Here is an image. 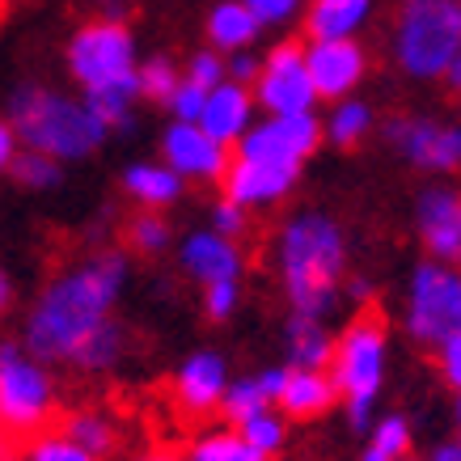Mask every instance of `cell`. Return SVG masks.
<instances>
[{
	"label": "cell",
	"mask_w": 461,
	"mask_h": 461,
	"mask_svg": "<svg viewBox=\"0 0 461 461\" xmlns=\"http://www.w3.org/2000/svg\"><path fill=\"white\" fill-rule=\"evenodd\" d=\"M127 258L119 250H102L68 267L64 276L42 288L26 321V351L42 364H72L85 343L114 321V301L123 293Z\"/></svg>",
	"instance_id": "6da1fadb"
},
{
	"label": "cell",
	"mask_w": 461,
	"mask_h": 461,
	"mask_svg": "<svg viewBox=\"0 0 461 461\" xmlns=\"http://www.w3.org/2000/svg\"><path fill=\"white\" fill-rule=\"evenodd\" d=\"M280 280L293 313L326 318L339 305L343 271H348V241L326 212H301L280 233Z\"/></svg>",
	"instance_id": "7a4b0ae2"
},
{
	"label": "cell",
	"mask_w": 461,
	"mask_h": 461,
	"mask_svg": "<svg viewBox=\"0 0 461 461\" xmlns=\"http://www.w3.org/2000/svg\"><path fill=\"white\" fill-rule=\"evenodd\" d=\"M9 123L17 127L26 149H39L56 161H81L111 136V127L89 111L85 98H64V94L42 89V85L17 89L14 102H9Z\"/></svg>",
	"instance_id": "3957f363"
},
{
	"label": "cell",
	"mask_w": 461,
	"mask_h": 461,
	"mask_svg": "<svg viewBox=\"0 0 461 461\" xmlns=\"http://www.w3.org/2000/svg\"><path fill=\"white\" fill-rule=\"evenodd\" d=\"M461 51V0H402L393 17V64L411 81H445Z\"/></svg>",
	"instance_id": "277c9868"
},
{
	"label": "cell",
	"mask_w": 461,
	"mask_h": 461,
	"mask_svg": "<svg viewBox=\"0 0 461 461\" xmlns=\"http://www.w3.org/2000/svg\"><path fill=\"white\" fill-rule=\"evenodd\" d=\"M385 356H390V335L381 313H360L348 321V330L335 343L330 377L339 385V398L348 406L351 428H373V406L385 385Z\"/></svg>",
	"instance_id": "5b68a950"
},
{
	"label": "cell",
	"mask_w": 461,
	"mask_h": 461,
	"mask_svg": "<svg viewBox=\"0 0 461 461\" xmlns=\"http://www.w3.org/2000/svg\"><path fill=\"white\" fill-rule=\"evenodd\" d=\"M68 77L81 85L85 94L89 89H106V85H123L136 81V34L123 17H89L72 30L68 39Z\"/></svg>",
	"instance_id": "8992f818"
},
{
	"label": "cell",
	"mask_w": 461,
	"mask_h": 461,
	"mask_svg": "<svg viewBox=\"0 0 461 461\" xmlns=\"http://www.w3.org/2000/svg\"><path fill=\"white\" fill-rule=\"evenodd\" d=\"M406 335L423 348H440L461 335V271L453 263H420L406 288Z\"/></svg>",
	"instance_id": "52a82bcc"
},
{
	"label": "cell",
	"mask_w": 461,
	"mask_h": 461,
	"mask_svg": "<svg viewBox=\"0 0 461 461\" xmlns=\"http://www.w3.org/2000/svg\"><path fill=\"white\" fill-rule=\"evenodd\" d=\"M56 411V385L39 356L0 343V423L9 432H39Z\"/></svg>",
	"instance_id": "ba28073f"
},
{
	"label": "cell",
	"mask_w": 461,
	"mask_h": 461,
	"mask_svg": "<svg viewBox=\"0 0 461 461\" xmlns=\"http://www.w3.org/2000/svg\"><path fill=\"white\" fill-rule=\"evenodd\" d=\"M321 136H326V123L309 114H267L263 123H254L238 144V157H250V161H267V166H288L301 169L309 157L318 153Z\"/></svg>",
	"instance_id": "9c48e42d"
},
{
	"label": "cell",
	"mask_w": 461,
	"mask_h": 461,
	"mask_svg": "<svg viewBox=\"0 0 461 461\" xmlns=\"http://www.w3.org/2000/svg\"><path fill=\"white\" fill-rule=\"evenodd\" d=\"M254 98L267 114H309L318 102L313 77H309L305 51L296 42H280L271 47L263 59V72L254 81Z\"/></svg>",
	"instance_id": "30bf717a"
},
{
	"label": "cell",
	"mask_w": 461,
	"mask_h": 461,
	"mask_svg": "<svg viewBox=\"0 0 461 461\" xmlns=\"http://www.w3.org/2000/svg\"><path fill=\"white\" fill-rule=\"evenodd\" d=\"M385 140L411 161L415 169L428 174H453L461 169V127L423 119V114H393L385 123Z\"/></svg>",
	"instance_id": "8fae6325"
},
{
	"label": "cell",
	"mask_w": 461,
	"mask_h": 461,
	"mask_svg": "<svg viewBox=\"0 0 461 461\" xmlns=\"http://www.w3.org/2000/svg\"><path fill=\"white\" fill-rule=\"evenodd\" d=\"M161 157H166L169 169H178L182 178H195V182H224L229 166H233L229 144L212 140L199 123H182V119H174V123L166 127Z\"/></svg>",
	"instance_id": "7c38bea8"
},
{
	"label": "cell",
	"mask_w": 461,
	"mask_h": 461,
	"mask_svg": "<svg viewBox=\"0 0 461 461\" xmlns=\"http://www.w3.org/2000/svg\"><path fill=\"white\" fill-rule=\"evenodd\" d=\"M305 64L318 98L326 102H343L368 72V56L356 39H313L305 47Z\"/></svg>",
	"instance_id": "4fadbf2b"
},
{
	"label": "cell",
	"mask_w": 461,
	"mask_h": 461,
	"mask_svg": "<svg viewBox=\"0 0 461 461\" xmlns=\"http://www.w3.org/2000/svg\"><path fill=\"white\" fill-rule=\"evenodd\" d=\"M224 393H229V368H224L221 351H195L182 360L178 377H174V402L182 415L191 420L216 415L224 406Z\"/></svg>",
	"instance_id": "5bb4252c"
},
{
	"label": "cell",
	"mask_w": 461,
	"mask_h": 461,
	"mask_svg": "<svg viewBox=\"0 0 461 461\" xmlns=\"http://www.w3.org/2000/svg\"><path fill=\"white\" fill-rule=\"evenodd\" d=\"M415 229L432 258L457 263L461 258V195L448 186H428L415 203Z\"/></svg>",
	"instance_id": "9a60e30c"
},
{
	"label": "cell",
	"mask_w": 461,
	"mask_h": 461,
	"mask_svg": "<svg viewBox=\"0 0 461 461\" xmlns=\"http://www.w3.org/2000/svg\"><path fill=\"white\" fill-rule=\"evenodd\" d=\"M178 267L191 276L195 284H224V280H241V258L238 250V238H224L216 229H195V233H186L178 246Z\"/></svg>",
	"instance_id": "2e32d148"
},
{
	"label": "cell",
	"mask_w": 461,
	"mask_h": 461,
	"mask_svg": "<svg viewBox=\"0 0 461 461\" xmlns=\"http://www.w3.org/2000/svg\"><path fill=\"white\" fill-rule=\"evenodd\" d=\"M296 178H301V169L233 157V166L224 174V195L233 199V203H241V208H267V203H280L296 186Z\"/></svg>",
	"instance_id": "e0dca14e"
},
{
	"label": "cell",
	"mask_w": 461,
	"mask_h": 461,
	"mask_svg": "<svg viewBox=\"0 0 461 461\" xmlns=\"http://www.w3.org/2000/svg\"><path fill=\"white\" fill-rule=\"evenodd\" d=\"M254 94L246 89L241 81H224L216 85L208 94V106H203V114H199V127L208 131L212 140L229 144V149H238L241 136L254 127Z\"/></svg>",
	"instance_id": "ac0fdd59"
},
{
	"label": "cell",
	"mask_w": 461,
	"mask_h": 461,
	"mask_svg": "<svg viewBox=\"0 0 461 461\" xmlns=\"http://www.w3.org/2000/svg\"><path fill=\"white\" fill-rule=\"evenodd\" d=\"M339 402V385L326 368H293L288 364V381L280 390V411L284 420H318Z\"/></svg>",
	"instance_id": "d6986e66"
},
{
	"label": "cell",
	"mask_w": 461,
	"mask_h": 461,
	"mask_svg": "<svg viewBox=\"0 0 461 461\" xmlns=\"http://www.w3.org/2000/svg\"><path fill=\"white\" fill-rule=\"evenodd\" d=\"M203 30H208V42L216 51H246V47L258 39L263 22L254 17V9L246 0H216L208 9Z\"/></svg>",
	"instance_id": "ffe728a7"
},
{
	"label": "cell",
	"mask_w": 461,
	"mask_h": 461,
	"mask_svg": "<svg viewBox=\"0 0 461 461\" xmlns=\"http://www.w3.org/2000/svg\"><path fill=\"white\" fill-rule=\"evenodd\" d=\"M368 14H373V0H309L305 34L309 39H356Z\"/></svg>",
	"instance_id": "44dd1931"
},
{
	"label": "cell",
	"mask_w": 461,
	"mask_h": 461,
	"mask_svg": "<svg viewBox=\"0 0 461 461\" xmlns=\"http://www.w3.org/2000/svg\"><path fill=\"white\" fill-rule=\"evenodd\" d=\"M182 174L178 169H169L166 161L157 166V161H136V166L123 169V191L136 203H144V208H169V203H178L182 195Z\"/></svg>",
	"instance_id": "7402d4cb"
},
{
	"label": "cell",
	"mask_w": 461,
	"mask_h": 461,
	"mask_svg": "<svg viewBox=\"0 0 461 461\" xmlns=\"http://www.w3.org/2000/svg\"><path fill=\"white\" fill-rule=\"evenodd\" d=\"M326 318H309V313H293L288 321V364L293 368H326L335 360V343L330 330L321 326Z\"/></svg>",
	"instance_id": "603a6c76"
},
{
	"label": "cell",
	"mask_w": 461,
	"mask_h": 461,
	"mask_svg": "<svg viewBox=\"0 0 461 461\" xmlns=\"http://www.w3.org/2000/svg\"><path fill=\"white\" fill-rule=\"evenodd\" d=\"M411 457V423L402 415H381L368 428V445H364L360 461H402Z\"/></svg>",
	"instance_id": "cb8c5ba5"
},
{
	"label": "cell",
	"mask_w": 461,
	"mask_h": 461,
	"mask_svg": "<svg viewBox=\"0 0 461 461\" xmlns=\"http://www.w3.org/2000/svg\"><path fill=\"white\" fill-rule=\"evenodd\" d=\"M186 461H271L263 448H254L246 436L233 432H208L186 448Z\"/></svg>",
	"instance_id": "d4e9b609"
},
{
	"label": "cell",
	"mask_w": 461,
	"mask_h": 461,
	"mask_svg": "<svg viewBox=\"0 0 461 461\" xmlns=\"http://www.w3.org/2000/svg\"><path fill=\"white\" fill-rule=\"evenodd\" d=\"M368 131H373V106H368V102H356V98L335 102V111H330V119H326V136H330V144H339V149H356Z\"/></svg>",
	"instance_id": "484cf974"
},
{
	"label": "cell",
	"mask_w": 461,
	"mask_h": 461,
	"mask_svg": "<svg viewBox=\"0 0 461 461\" xmlns=\"http://www.w3.org/2000/svg\"><path fill=\"white\" fill-rule=\"evenodd\" d=\"M140 98V81H123V85H106V89H89L85 102H89V111L98 114L102 123L111 127H127L131 123V106Z\"/></svg>",
	"instance_id": "4316f807"
},
{
	"label": "cell",
	"mask_w": 461,
	"mask_h": 461,
	"mask_svg": "<svg viewBox=\"0 0 461 461\" xmlns=\"http://www.w3.org/2000/svg\"><path fill=\"white\" fill-rule=\"evenodd\" d=\"M267 406H276V402L267 398L263 381H258V377H241V381H229V393H224L221 415L229 423H241V420H250V415H258V411H267Z\"/></svg>",
	"instance_id": "83f0119b"
},
{
	"label": "cell",
	"mask_w": 461,
	"mask_h": 461,
	"mask_svg": "<svg viewBox=\"0 0 461 461\" xmlns=\"http://www.w3.org/2000/svg\"><path fill=\"white\" fill-rule=\"evenodd\" d=\"M136 81H140V98H149V102H169V98H174V89H178L186 77H182L178 64H174L169 56H153V59H144V64H140Z\"/></svg>",
	"instance_id": "f1b7e54d"
},
{
	"label": "cell",
	"mask_w": 461,
	"mask_h": 461,
	"mask_svg": "<svg viewBox=\"0 0 461 461\" xmlns=\"http://www.w3.org/2000/svg\"><path fill=\"white\" fill-rule=\"evenodd\" d=\"M246 440H250L254 448H263L267 457L271 453H280L284 448V440H288V432H284V411L280 406H267V411H258V415H250V420H241V423H233Z\"/></svg>",
	"instance_id": "f546056e"
},
{
	"label": "cell",
	"mask_w": 461,
	"mask_h": 461,
	"mask_svg": "<svg viewBox=\"0 0 461 461\" xmlns=\"http://www.w3.org/2000/svg\"><path fill=\"white\" fill-rule=\"evenodd\" d=\"M64 436H72L81 448H89L94 457H106L114 448V428L111 420H102V415H94V411H81V415H72L68 423H64Z\"/></svg>",
	"instance_id": "4dcf8cb0"
},
{
	"label": "cell",
	"mask_w": 461,
	"mask_h": 461,
	"mask_svg": "<svg viewBox=\"0 0 461 461\" xmlns=\"http://www.w3.org/2000/svg\"><path fill=\"white\" fill-rule=\"evenodd\" d=\"M9 174H14L22 186H30V191H47V186H56L59 182V161L56 157H47V153H39V149H22L17 161L9 166Z\"/></svg>",
	"instance_id": "1f68e13d"
},
{
	"label": "cell",
	"mask_w": 461,
	"mask_h": 461,
	"mask_svg": "<svg viewBox=\"0 0 461 461\" xmlns=\"http://www.w3.org/2000/svg\"><path fill=\"white\" fill-rule=\"evenodd\" d=\"M127 246L140 254H161L169 246V224L157 212H140L136 221H127Z\"/></svg>",
	"instance_id": "d6a6232c"
},
{
	"label": "cell",
	"mask_w": 461,
	"mask_h": 461,
	"mask_svg": "<svg viewBox=\"0 0 461 461\" xmlns=\"http://www.w3.org/2000/svg\"><path fill=\"white\" fill-rule=\"evenodd\" d=\"M26 461H102L89 448H81L72 436L56 432V436H34L26 448Z\"/></svg>",
	"instance_id": "836d02e7"
},
{
	"label": "cell",
	"mask_w": 461,
	"mask_h": 461,
	"mask_svg": "<svg viewBox=\"0 0 461 461\" xmlns=\"http://www.w3.org/2000/svg\"><path fill=\"white\" fill-rule=\"evenodd\" d=\"M186 81L203 85V89H216V85L229 81V68H224L221 51L212 47V51H195V56L186 59Z\"/></svg>",
	"instance_id": "e575fe53"
},
{
	"label": "cell",
	"mask_w": 461,
	"mask_h": 461,
	"mask_svg": "<svg viewBox=\"0 0 461 461\" xmlns=\"http://www.w3.org/2000/svg\"><path fill=\"white\" fill-rule=\"evenodd\" d=\"M208 94L212 89H203V85L182 81L166 106L174 111V119H182V123H199V114H203V106H208Z\"/></svg>",
	"instance_id": "d590c367"
},
{
	"label": "cell",
	"mask_w": 461,
	"mask_h": 461,
	"mask_svg": "<svg viewBox=\"0 0 461 461\" xmlns=\"http://www.w3.org/2000/svg\"><path fill=\"white\" fill-rule=\"evenodd\" d=\"M238 280H224V284H208L203 288V313H208L212 321H229L233 318V309H238Z\"/></svg>",
	"instance_id": "8d00e7d4"
},
{
	"label": "cell",
	"mask_w": 461,
	"mask_h": 461,
	"mask_svg": "<svg viewBox=\"0 0 461 461\" xmlns=\"http://www.w3.org/2000/svg\"><path fill=\"white\" fill-rule=\"evenodd\" d=\"M436 368H440V381H445L453 393H461V335L445 339L436 348Z\"/></svg>",
	"instance_id": "74e56055"
},
{
	"label": "cell",
	"mask_w": 461,
	"mask_h": 461,
	"mask_svg": "<svg viewBox=\"0 0 461 461\" xmlns=\"http://www.w3.org/2000/svg\"><path fill=\"white\" fill-rule=\"evenodd\" d=\"M246 212L250 208H241V203H233V199L224 195L221 203L212 208V229L224 233V238H241V233H246Z\"/></svg>",
	"instance_id": "f35d334b"
},
{
	"label": "cell",
	"mask_w": 461,
	"mask_h": 461,
	"mask_svg": "<svg viewBox=\"0 0 461 461\" xmlns=\"http://www.w3.org/2000/svg\"><path fill=\"white\" fill-rule=\"evenodd\" d=\"M254 9V17L263 22V26H284V22H293L296 9L305 5V0H246Z\"/></svg>",
	"instance_id": "ab89813d"
},
{
	"label": "cell",
	"mask_w": 461,
	"mask_h": 461,
	"mask_svg": "<svg viewBox=\"0 0 461 461\" xmlns=\"http://www.w3.org/2000/svg\"><path fill=\"white\" fill-rule=\"evenodd\" d=\"M258 72H263V64H258V59L246 56V51H233V59H229V81L250 85V81H258Z\"/></svg>",
	"instance_id": "60d3db41"
},
{
	"label": "cell",
	"mask_w": 461,
	"mask_h": 461,
	"mask_svg": "<svg viewBox=\"0 0 461 461\" xmlns=\"http://www.w3.org/2000/svg\"><path fill=\"white\" fill-rule=\"evenodd\" d=\"M17 144H22V136H17V127L9 123V119H0V169H9V166L17 161V153H22Z\"/></svg>",
	"instance_id": "b9f144b4"
},
{
	"label": "cell",
	"mask_w": 461,
	"mask_h": 461,
	"mask_svg": "<svg viewBox=\"0 0 461 461\" xmlns=\"http://www.w3.org/2000/svg\"><path fill=\"white\" fill-rule=\"evenodd\" d=\"M428 461H461V440H448V445H436L428 453Z\"/></svg>",
	"instance_id": "7bdbcfd3"
},
{
	"label": "cell",
	"mask_w": 461,
	"mask_h": 461,
	"mask_svg": "<svg viewBox=\"0 0 461 461\" xmlns=\"http://www.w3.org/2000/svg\"><path fill=\"white\" fill-rule=\"evenodd\" d=\"M445 81H448V89H457V94H461V51H457V56H453V64H448Z\"/></svg>",
	"instance_id": "ee69618b"
},
{
	"label": "cell",
	"mask_w": 461,
	"mask_h": 461,
	"mask_svg": "<svg viewBox=\"0 0 461 461\" xmlns=\"http://www.w3.org/2000/svg\"><path fill=\"white\" fill-rule=\"evenodd\" d=\"M136 461H186V457L169 453V448H153V453H144V457H136Z\"/></svg>",
	"instance_id": "f6af8a7d"
},
{
	"label": "cell",
	"mask_w": 461,
	"mask_h": 461,
	"mask_svg": "<svg viewBox=\"0 0 461 461\" xmlns=\"http://www.w3.org/2000/svg\"><path fill=\"white\" fill-rule=\"evenodd\" d=\"M9 301H14V288H9V280H5V271H0V313L9 309Z\"/></svg>",
	"instance_id": "bcb514c9"
},
{
	"label": "cell",
	"mask_w": 461,
	"mask_h": 461,
	"mask_svg": "<svg viewBox=\"0 0 461 461\" xmlns=\"http://www.w3.org/2000/svg\"><path fill=\"white\" fill-rule=\"evenodd\" d=\"M457 440H461V393H457Z\"/></svg>",
	"instance_id": "7dc6e473"
},
{
	"label": "cell",
	"mask_w": 461,
	"mask_h": 461,
	"mask_svg": "<svg viewBox=\"0 0 461 461\" xmlns=\"http://www.w3.org/2000/svg\"><path fill=\"white\" fill-rule=\"evenodd\" d=\"M0 461H14V457H9V453H5V448H0Z\"/></svg>",
	"instance_id": "c3c4849f"
},
{
	"label": "cell",
	"mask_w": 461,
	"mask_h": 461,
	"mask_svg": "<svg viewBox=\"0 0 461 461\" xmlns=\"http://www.w3.org/2000/svg\"><path fill=\"white\" fill-rule=\"evenodd\" d=\"M102 5H114V0H102Z\"/></svg>",
	"instance_id": "681fc988"
},
{
	"label": "cell",
	"mask_w": 461,
	"mask_h": 461,
	"mask_svg": "<svg viewBox=\"0 0 461 461\" xmlns=\"http://www.w3.org/2000/svg\"><path fill=\"white\" fill-rule=\"evenodd\" d=\"M402 461H415V457H402Z\"/></svg>",
	"instance_id": "f907efd6"
}]
</instances>
